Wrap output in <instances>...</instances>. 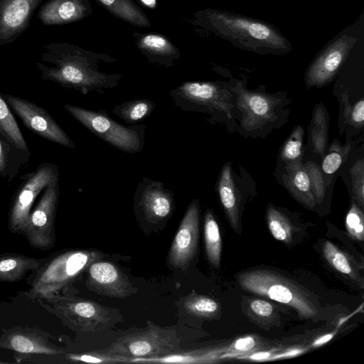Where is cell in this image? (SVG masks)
Wrapping results in <instances>:
<instances>
[{
	"mask_svg": "<svg viewBox=\"0 0 364 364\" xmlns=\"http://www.w3.org/2000/svg\"><path fill=\"white\" fill-rule=\"evenodd\" d=\"M358 41L356 36L343 31L331 39L317 54L305 74L306 86L321 87L338 73Z\"/></svg>",
	"mask_w": 364,
	"mask_h": 364,
	"instance_id": "10",
	"label": "cell"
},
{
	"mask_svg": "<svg viewBox=\"0 0 364 364\" xmlns=\"http://www.w3.org/2000/svg\"><path fill=\"white\" fill-rule=\"evenodd\" d=\"M59 198V178L49 183L33 210L21 232L31 245L36 248L46 249L54 242L53 228Z\"/></svg>",
	"mask_w": 364,
	"mask_h": 364,
	"instance_id": "9",
	"label": "cell"
},
{
	"mask_svg": "<svg viewBox=\"0 0 364 364\" xmlns=\"http://www.w3.org/2000/svg\"><path fill=\"white\" fill-rule=\"evenodd\" d=\"M105 351L135 358L159 357L182 350L181 339L176 332L147 321L144 331L121 336Z\"/></svg>",
	"mask_w": 364,
	"mask_h": 364,
	"instance_id": "5",
	"label": "cell"
},
{
	"mask_svg": "<svg viewBox=\"0 0 364 364\" xmlns=\"http://www.w3.org/2000/svg\"><path fill=\"white\" fill-rule=\"evenodd\" d=\"M227 1H230V0H227Z\"/></svg>",
	"mask_w": 364,
	"mask_h": 364,
	"instance_id": "44",
	"label": "cell"
},
{
	"mask_svg": "<svg viewBox=\"0 0 364 364\" xmlns=\"http://www.w3.org/2000/svg\"><path fill=\"white\" fill-rule=\"evenodd\" d=\"M182 306L188 314L200 318L218 319L221 314V306L217 301L195 291L184 299Z\"/></svg>",
	"mask_w": 364,
	"mask_h": 364,
	"instance_id": "28",
	"label": "cell"
},
{
	"mask_svg": "<svg viewBox=\"0 0 364 364\" xmlns=\"http://www.w3.org/2000/svg\"><path fill=\"white\" fill-rule=\"evenodd\" d=\"M144 1V4H147V5H151V2L150 0H142Z\"/></svg>",
	"mask_w": 364,
	"mask_h": 364,
	"instance_id": "43",
	"label": "cell"
},
{
	"mask_svg": "<svg viewBox=\"0 0 364 364\" xmlns=\"http://www.w3.org/2000/svg\"><path fill=\"white\" fill-rule=\"evenodd\" d=\"M225 348H207L200 350H195L188 353H181V351L159 357L139 358L134 359V361H146L157 363H217L221 359V355L225 351Z\"/></svg>",
	"mask_w": 364,
	"mask_h": 364,
	"instance_id": "26",
	"label": "cell"
},
{
	"mask_svg": "<svg viewBox=\"0 0 364 364\" xmlns=\"http://www.w3.org/2000/svg\"><path fill=\"white\" fill-rule=\"evenodd\" d=\"M328 119L323 108L317 106L312 116L311 124V141L315 152L323 156L328 140Z\"/></svg>",
	"mask_w": 364,
	"mask_h": 364,
	"instance_id": "34",
	"label": "cell"
},
{
	"mask_svg": "<svg viewBox=\"0 0 364 364\" xmlns=\"http://www.w3.org/2000/svg\"><path fill=\"white\" fill-rule=\"evenodd\" d=\"M0 136L14 146L28 151L20 128L14 119L9 106L0 92Z\"/></svg>",
	"mask_w": 364,
	"mask_h": 364,
	"instance_id": "31",
	"label": "cell"
},
{
	"mask_svg": "<svg viewBox=\"0 0 364 364\" xmlns=\"http://www.w3.org/2000/svg\"><path fill=\"white\" fill-rule=\"evenodd\" d=\"M99 257V253L82 250L58 255L36 277L32 285L33 291L44 296L56 293Z\"/></svg>",
	"mask_w": 364,
	"mask_h": 364,
	"instance_id": "7",
	"label": "cell"
},
{
	"mask_svg": "<svg viewBox=\"0 0 364 364\" xmlns=\"http://www.w3.org/2000/svg\"><path fill=\"white\" fill-rule=\"evenodd\" d=\"M2 96L28 129L50 141L70 149L75 147L72 139L47 110L19 97L9 94Z\"/></svg>",
	"mask_w": 364,
	"mask_h": 364,
	"instance_id": "11",
	"label": "cell"
},
{
	"mask_svg": "<svg viewBox=\"0 0 364 364\" xmlns=\"http://www.w3.org/2000/svg\"><path fill=\"white\" fill-rule=\"evenodd\" d=\"M68 359L74 361L87 362V363H129L131 358L122 355L115 354L103 350L90 351L87 353L81 355L70 354Z\"/></svg>",
	"mask_w": 364,
	"mask_h": 364,
	"instance_id": "37",
	"label": "cell"
},
{
	"mask_svg": "<svg viewBox=\"0 0 364 364\" xmlns=\"http://www.w3.org/2000/svg\"><path fill=\"white\" fill-rule=\"evenodd\" d=\"M135 206L149 223L162 222L174 210V193L159 181L143 177L134 193Z\"/></svg>",
	"mask_w": 364,
	"mask_h": 364,
	"instance_id": "13",
	"label": "cell"
},
{
	"mask_svg": "<svg viewBox=\"0 0 364 364\" xmlns=\"http://www.w3.org/2000/svg\"><path fill=\"white\" fill-rule=\"evenodd\" d=\"M346 228L351 238L357 241L364 240V217L362 210L353 201L346 217Z\"/></svg>",
	"mask_w": 364,
	"mask_h": 364,
	"instance_id": "38",
	"label": "cell"
},
{
	"mask_svg": "<svg viewBox=\"0 0 364 364\" xmlns=\"http://www.w3.org/2000/svg\"></svg>",
	"mask_w": 364,
	"mask_h": 364,
	"instance_id": "45",
	"label": "cell"
},
{
	"mask_svg": "<svg viewBox=\"0 0 364 364\" xmlns=\"http://www.w3.org/2000/svg\"><path fill=\"white\" fill-rule=\"evenodd\" d=\"M204 240L207 259L219 268L222 254V239L218 224L210 210H207L204 220Z\"/></svg>",
	"mask_w": 364,
	"mask_h": 364,
	"instance_id": "27",
	"label": "cell"
},
{
	"mask_svg": "<svg viewBox=\"0 0 364 364\" xmlns=\"http://www.w3.org/2000/svg\"><path fill=\"white\" fill-rule=\"evenodd\" d=\"M60 310L83 331L105 328L116 320L112 309L90 300L68 299L60 306Z\"/></svg>",
	"mask_w": 364,
	"mask_h": 364,
	"instance_id": "16",
	"label": "cell"
},
{
	"mask_svg": "<svg viewBox=\"0 0 364 364\" xmlns=\"http://www.w3.org/2000/svg\"><path fill=\"white\" fill-rule=\"evenodd\" d=\"M9 346L14 350L21 353L56 355L59 350L48 346L45 342L24 333L12 334L8 340Z\"/></svg>",
	"mask_w": 364,
	"mask_h": 364,
	"instance_id": "33",
	"label": "cell"
},
{
	"mask_svg": "<svg viewBox=\"0 0 364 364\" xmlns=\"http://www.w3.org/2000/svg\"><path fill=\"white\" fill-rule=\"evenodd\" d=\"M19 178L21 182L13 196L9 210V228L14 231L22 230L36 198L49 183L59 178V171L54 164L43 162Z\"/></svg>",
	"mask_w": 364,
	"mask_h": 364,
	"instance_id": "8",
	"label": "cell"
},
{
	"mask_svg": "<svg viewBox=\"0 0 364 364\" xmlns=\"http://www.w3.org/2000/svg\"><path fill=\"white\" fill-rule=\"evenodd\" d=\"M31 157L30 150L20 149L0 136V178L11 181Z\"/></svg>",
	"mask_w": 364,
	"mask_h": 364,
	"instance_id": "24",
	"label": "cell"
},
{
	"mask_svg": "<svg viewBox=\"0 0 364 364\" xmlns=\"http://www.w3.org/2000/svg\"><path fill=\"white\" fill-rule=\"evenodd\" d=\"M261 343L256 336L240 337L225 348L222 358H243L261 347Z\"/></svg>",
	"mask_w": 364,
	"mask_h": 364,
	"instance_id": "36",
	"label": "cell"
},
{
	"mask_svg": "<svg viewBox=\"0 0 364 364\" xmlns=\"http://www.w3.org/2000/svg\"><path fill=\"white\" fill-rule=\"evenodd\" d=\"M346 119L355 127H359L363 126L364 121V100L362 99L358 101L353 107L349 110L346 109L344 112Z\"/></svg>",
	"mask_w": 364,
	"mask_h": 364,
	"instance_id": "41",
	"label": "cell"
},
{
	"mask_svg": "<svg viewBox=\"0 0 364 364\" xmlns=\"http://www.w3.org/2000/svg\"><path fill=\"white\" fill-rule=\"evenodd\" d=\"M156 104L149 99H136L116 105L112 113L128 124H136L144 120L153 112Z\"/></svg>",
	"mask_w": 364,
	"mask_h": 364,
	"instance_id": "29",
	"label": "cell"
},
{
	"mask_svg": "<svg viewBox=\"0 0 364 364\" xmlns=\"http://www.w3.org/2000/svg\"><path fill=\"white\" fill-rule=\"evenodd\" d=\"M133 37L136 48L149 63L171 68L181 57L179 49L162 34L134 32Z\"/></svg>",
	"mask_w": 364,
	"mask_h": 364,
	"instance_id": "17",
	"label": "cell"
},
{
	"mask_svg": "<svg viewBox=\"0 0 364 364\" xmlns=\"http://www.w3.org/2000/svg\"><path fill=\"white\" fill-rule=\"evenodd\" d=\"M52 65H39L42 78L86 95L117 86L122 73H107L101 66L116 62L107 53H95L73 45H63L49 60Z\"/></svg>",
	"mask_w": 364,
	"mask_h": 364,
	"instance_id": "2",
	"label": "cell"
},
{
	"mask_svg": "<svg viewBox=\"0 0 364 364\" xmlns=\"http://www.w3.org/2000/svg\"><path fill=\"white\" fill-rule=\"evenodd\" d=\"M87 287L93 291L112 298L123 299L137 289L114 264L94 261L88 266Z\"/></svg>",
	"mask_w": 364,
	"mask_h": 364,
	"instance_id": "15",
	"label": "cell"
},
{
	"mask_svg": "<svg viewBox=\"0 0 364 364\" xmlns=\"http://www.w3.org/2000/svg\"><path fill=\"white\" fill-rule=\"evenodd\" d=\"M354 197L361 208L364 204V160H357L350 170Z\"/></svg>",
	"mask_w": 364,
	"mask_h": 364,
	"instance_id": "40",
	"label": "cell"
},
{
	"mask_svg": "<svg viewBox=\"0 0 364 364\" xmlns=\"http://www.w3.org/2000/svg\"><path fill=\"white\" fill-rule=\"evenodd\" d=\"M114 16L141 28L151 26L146 14L134 0H96Z\"/></svg>",
	"mask_w": 364,
	"mask_h": 364,
	"instance_id": "25",
	"label": "cell"
},
{
	"mask_svg": "<svg viewBox=\"0 0 364 364\" xmlns=\"http://www.w3.org/2000/svg\"><path fill=\"white\" fill-rule=\"evenodd\" d=\"M235 277L244 291L287 305L301 319H311L318 314L317 297L296 281L277 272L248 269L237 273Z\"/></svg>",
	"mask_w": 364,
	"mask_h": 364,
	"instance_id": "3",
	"label": "cell"
},
{
	"mask_svg": "<svg viewBox=\"0 0 364 364\" xmlns=\"http://www.w3.org/2000/svg\"><path fill=\"white\" fill-rule=\"evenodd\" d=\"M322 252L325 259L333 269L363 289V278L356 262L350 255L328 240L323 242Z\"/></svg>",
	"mask_w": 364,
	"mask_h": 364,
	"instance_id": "23",
	"label": "cell"
},
{
	"mask_svg": "<svg viewBox=\"0 0 364 364\" xmlns=\"http://www.w3.org/2000/svg\"><path fill=\"white\" fill-rule=\"evenodd\" d=\"M237 92V105L242 113V125L244 128H259L273 119L274 103L271 97L239 87Z\"/></svg>",
	"mask_w": 364,
	"mask_h": 364,
	"instance_id": "18",
	"label": "cell"
},
{
	"mask_svg": "<svg viewBox=\"0 0 364 364\" xmlns=\"http://www.w3.org/2000/svg\"><path fill=\"white\" fill-rule=\"evenodd\" d=\"M64 108L87 130L116 149L129 154L142 150L145 124L124 126L103 110H91L68 104Z\"/></svg>",
	"mask_w": 364,
	"mask_h": 364,
	"instance_id": "4",
	"label": "cell"
},
{
	"mask_svg": "<svg viewBox=\"0 0 364 364\" xmlns=\"http://www.w3.org/2000/svg\"><path fill=\"white\" fill-rule=\"evenodd\" d=\"M266 220L269 230L274 239L287 245L292 242L294 226L282 212L269 205L267 208Z\"/></svg>",
	"mask_w": 364,
	"mask_h": 364,
	"instance_id": "32",
	"label": "cell"
},
{
	"mask_svg": "<svg viewBox=\"0 0 364 364\" xmlns=\"http://www.w3.org/2000/svg\"><path fill=\"white\" fill-rule=\"evenodd\" d=\"M38 260L19 256L9 255L0 257V280L14 282L21 279L31 269H37Z\"/></svg>",
	"mask_w": 364,
	"mask_h": 364,
	"instance_id": "30",
	"label": "cell"
},
{
	"mask_svg": "<svg viewBox=\"0 0 364 364\" xmlns=\"http://www.w3.org/2000/svg\"><path fill=\"white\" fill-rule=\"evenodd\" d=\"M287 171L284 181L297 200L310 208L323 201L326 194L324 181L315 163L287 165Z\"/></svg>",
	"mask_w": 364,
	"mask_h": 364,
	"instance_id": "12",
	"label": "cell"
},
{
	"mask_svg": "<svg viewBox=\"0 0 364 364\" xmlns=\"http://www.w3.org/2000/svg\"><path fill=\"white\" fill-rule=\"evenodd\" d=\"M217 191L231 228L235 233L240 235V197L232 178L230 163L225 164L220 171Z\"/></svg>",
	"mask_w": 364,
	"mask_h": 364,
	"instance_id": "21",
	"label": "cell"
},
{
	"mask_svg": "<svg viewBox=\"0 0 364 364\" xmlns=\"http://www.w3.org/2000/svg\"><path fill=\"white\" fill-rule=\"evenodd\" d=\"M304 129L296 126L284 143L281 152V157L287 165L301 163V147L303 144Z\"/></svg>",
	"mask_w": 364,
	"mask_h": 364,
	"instance_id": "35",
	"label": "cell"
},
{
	"mask_svg": "<svg viewBox=\"0 0 364 364\" xmlns=\"http://www.w3.org/2000/svg\"><path fill=\"white\" fill-rule=\"evenodd\" d=\"M191 23L246 51L282 55L292 50L288 38L272 24L230 11L202 9L193 14Z\"/></svg>",
	"mask_w": 364,
	"mask_h": 364,
	"instance_id": "1",
	"label": "cell"
},
{
	"mask_svg": "<svg viewBox=\"0 0 364 364\" xmlns=\"http://www.w3.org/2000/svg\"><path fill=\"white\" fill-rule=\"evenodd\" d=\"M92 13L89 0H51L42 9L38 16L46 24L59 25L80 21Z\"/></svg>",
	"mask_w": 364,
	"mask_h": 364,
	"instance_id": "19",
	"label": "cell"
},
{
	"mask_svg": "<svg viewBox=\"0 0 364 364\" xmlns=\"http://www.w3.org/2000/svg\"><path fill=\"white\" fill-rule=\"evenodd\" d=\"M350 150V146L341 147L334 141L329 149L328 154L325 156L322 163L323 171L331 174L336 172L342 164Z\"/></svg>",
	"mask_w": 364,
	"mask_h": 364,
	"instance_id": "39",
	"label": "cell"
},
{
	"mask_svg": "<svg viewBox=\"0 0 364 364\" xmlns=\"http://www.w3.org/2000/svg\"><path fill=\"white\" fill-rule=\"evenodd\" d=\"M200 204L197 199L189 203L173 238L168 254L169 264L184 270L195 257L198 245Z\"/></svg>",
	"mask_w": 364,
	"mask_h": 364,
	"instance_id": "14",
	"label": "cell"
},
{
	"mask_svg": "<svg viewBox=\"0 0 364 364\" xmlns=\"http://www.w3.org/2000/svg\"><path fill=\"white\" fill-rule=\"evenodd\" d=\"M337 331H334L333 332H331L329 333H326L325 335H323L318 338H316L314 342L312 343V346L314 348H317L321 346H323V344L328 342L330 340H331L335 334L336 333Z\"/></svg>",
	"mask_w": 364,
	"mask_h": 364,
	"instance_id": "42",
	"label": "cell"
},
{
	"mask_svg": "<svg viewBox=\"0 0 364 364\" xmlns=\"http://www.w3.org/2000/svg\"><path fill=\"white\" fill-rule=\"evenodd\" d=\"M39 0H5L0 8V38L7 39L27 23Z\"/></svg>",
	"mask_w": 364,
	"mask_h": 364,
	"instance_id": "20",
	"label": "cell"
},
{
	"mask_svg": "<svg viewBox=\"0 0 364 364\" xmlns=\"http://www.w3.org/2000/svg\"><path fill=\"white\" fill-rule=\"evenodd\" d=\"M241 308L242 313L252 323L265 331L280 325L279 311L272 302L243 295Z\"/></svg>",
	"mask_w": 364,
	"mask_h": 364,
	"instance_id": "22",
	"label": "cell"
},
{
	"mask_svg": "<svg viewBox=\"0 0 364 364\" xmlns=\"http://www.w3.org/2000/svg\"><path fill=\"white\" fill-rule=\"evenodd\" d=\"M169 95L174 105L183 111L231 115L230 93L218 82H183Z\"/></svg>",
	"mask_w": 364,
	"mask_h": 364,
	"instance_id": "6",
	"label": "cell"
}]
</instances>
